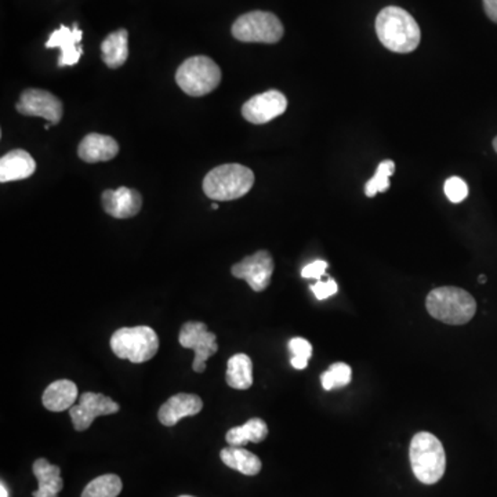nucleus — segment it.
<instances>
[{
  "mask_svg": "<svg viewBox=\"0 0 497 497\" xmlns=\"http://www.w3.org/2000/svg\"><path fill=\"white\" fill-rule=\"evenodd\" d=\"M376 33L384 48L399 55L416 50L422 39L419 24L406 10L388 6L379 13Z\"/></svg>",
  "mask_w": 497,
  "mask_h": 497,
  "instance_id": "1",
  "label": "nucleus"
},
{
  "mask_svg": "<svg viewBox=\"0 0 497 497\" xmlns=\"http://www.w3.org/2000/svg\"><path fill=\"white\" fill-rule=\"evenodd\" d=\"M425 307L432 318L443 324L466 325L476 312V301L465 289L442 286L430 292Z\"/></svg>",
  "mask_w": 497,
  "mask_h": 497,
  "instance_id": "2",
  "label": "nucleus"
},
{
  "mask_svg": "<svg viewBox=\"0 0 497 497\" xmlns=\"http://www.w3.org/2000/svg\"><path fill=\"white\" fill-rule=\"evenodd\" d=\"M409 458L414 476L425 485L437 484L447 470V453L442 442L430 432H419L412 438Z\"/></svg>",
  "mask_w": 497,
  "mask_h": 497,
  "instance_id": "3",
  "label": "nucleus"
},
{
  "mask_svg": "<svg viewBox=\"0 0 497 497\" xmlns=\"http://www.w3.org/2000/svg\"><path fill=\"white\" fill-rule=\"evenodd\" d=\"M255 174L240 163H227L205 176L204 191L213 201H235L252 189Z\"/></svg>",
  "mask_w": 497,
  "mask_h": 497,
  "instance_id": "4",
  "label": "nucleus"
},
{
  "mask_svg": "<svg viewBox=\"0 0 497 497\" xmlns=\"http://www.w3.org/2000/svg\"><path fill=\"white\" fill-rule=\"evenodd\" d=\"M176 82L188 96H206L216 91L222 82V69L212 58L195 56L179 66Z\"/></svg>",
  "mask_w": 497,
  "mask_h": 497,
  "instance_id": "5",
  "label": "nucleus"
},
{
  "mask_svg": "<svg viewBox=\"0 0 497 497\" xmlns=\"http://www.w3.org/2000/svg\"><path fill=\"white\" fill-rule=\"evenodd\" d=\"M111 348L120 360L147 362L158 353V335L150 327H122L112 335Z\"/></svg>",
  "mask_w": 497,
  "mask_h": 497,
  "instance_id": "6",
  "label": "nucleus"
},
{
  "mask_svg": "<svg viewBox=\"0 0 497 497\" xmlns=\"http://www.w3.org/2000/svg\"><path fill=\"white\" fill-rule=\"evenodd\" d=\"M283 25L278 17L268 12H250L240 15L232 25L235 39L245 43H278L283 37Z\"/></svg>",
  "mask_w": 497,
  "mask_h": 497,
  "instance_id": "7",
  "label": "nucleus"
},
{
  "mask_svg": "<svg viewBox=\"0 0 497 497\" xmlns=\"http://www.w3.org/2000/svg\"><path fill=\"white\" fill-rule=\"evenodd\" d=\"M181 347L195 351V360L192 369L196 373H204L206 371V362L210 357L219 350L217 337L214 333L209 332L207 327L202 322H187L183 325L179 336Z\"/></svg>",
  "mask_w": 497,
  "mask_h": 497,
  "instance_id": "8",
  "label": "nucleus"
},
{
  "mask_svg": "<svg viewBox=\"0 0 497 497\" xmlns=\"http://www.w3.org/2000/svg\"><path fill=\"white\" fill-rule=\"evenodd\" d=\"M235 278L243 279L255 292H264L270 286L274 274L273 256L267 250H258L231 268Z\"/></svg>",
  "mask_w": 497,
  "mask_h": 497,
  "instance_id": "9",
  "label": "nucleus"
},
{
  "mask_svg": "<svg viewBox=\"0 0 497 497\" xmlns=\"http://www.w3.org/2000/svg\"><path fill=\"white\" fill-rule=\"evenodd\" d=\"M119 405L112 401L109 397L102 394L84 393L79 398V404L74 405L69 409V416L73 419L74 427L76 432H86L94 420L100 416L118 414Z\"/></svg>",
  "mask_w": 497,
  "mask_h": 497,
  "instance_id": "10",
  "label": "nucleus"
},
{
  "mask_svg": "<svg viewBox=\"0 0 497 497\" xmlns=\"http://www.w3.org/2000/svg\"><path fill=\"white\" fill-rule=\"evenodd\" d=\"M17 111L25 117H39L57 125L63 118V102L55 96L40 89H28L20 97Z\"/></svg>",
  "mask_w": 497,
  "mask_h": 497,
  "instance_id": "11",
  "label": "nucleus"
},
{
  "mask_svg": "<svg viewBox=\"0 0 497 497\" xmlns=\"http://www.w3.org/2000/svg\"><path fill=\"white\" fill-rule=\"evenodd\" d=\"M288 100L278 91L257 94L243 104L242 117L253 125H264L285 114Z\"/></svg>",
  "mask_w": 497,
  "mask_h": 497,
  "instance_id": "12",
  "label": "nucleus"
},
{
  "mask_svg": "<svg viewBox=\"0 0 497 497\" xmlns=\"http://www.w3.org/2000/svg\"><path fill=\"white\" fill-rule=\"evenodd\" d=\"M83 32L78 28V24H74L73 28L61 25L58 30L51 33L46 48H58L61 50L60 58H58V66H73L78 64L83 55V48L81 46Z\"/></svg>",
  "mask_w": 497,
  "mask_h": 497,
  "instance_id": "13",
  "label": "nucleus"
},
{
  "mask_svg": "<svg viewBox=\"0 0 497 497\" xmlns=\"http://www.w3.org/2000/svg\"><path fill=\"white\" fill-rule=\"evenodd\" d=\"M101 199L105 213L119 220L135 217L143 206L140 192L127 187L107 189L102 192Z\"/></svg>",
  "mask_w": 497,
  "mask_h": 497,
  "instance_id": "14",
  "label": "nucleus"
},
{
  "mask_svg": "<svg viewBox=\"0 0 497 497\" xmlns=\"http://www.w3.org/2000/svg\"><path fill=\"white\" fill-rule=\"evenodd\" d=\"M204 409V402L195 394H177L169 398L158 412L159 422L173 427L184 417L195 416Z\"/></svg>",
  "mask_w": 497,
  "mask_h": 497,
  "instance_id": "15",
  "label": "nucleus"
},
{
  "mask_svg": "<svg viewBox=\"0 0 497 497\" xmlns=\"http://www.w3.org/2000/svg\"><path fill=\"white\" fill-rule=\"evenodd\" d=\"M119 153V145L109 135L92 133L87 135L79 144V158L86 163L107 162Z\"/></svg>",
  "mask_w": 497,
  "mask_h": 497,
  "instance_id": "16",
  "label": "nucleus"
},
{
  "mask_svg": "<svg viewBox=\"0 0 497 497\" xmlns=\"http://www.w3.org/2000/svg\"><path fill=\"white\" fill-rule=\"evenodd\" d=\"M37 170V163L32 156L24 150H14L0 159V181L25 180Z\"/></svg>",
  "mask_w": 497,
  "mask_h": 497,
  "instance_id": "17",
  "label": "nucleus"
},
{
  "mask_svg": "<svg viewBox=\"0 0 497 497\" xmlns=\"http://www.w3.org/2000/svg\"><path fill=\"white\" fill-rule=\"evenodd\" d=\"M32 471L39 484V488L32 492V497H58L64 488L60 467L50 465L46 458H38Z\"/></svg>",
  "mask_w": 497,
  "mask_h": 497,
  "instance_id": "18",
  "label": "nucleus"
},
{
  "mask_svg": "<svg viewBox=\"0 0 497 497\" xmlns=\"http://www.w3.org/2000/svg\"><path fill=\"white\" fill-rule=\"evenodd\" d=\"M78 399V387L74 381L57 380L51 383L43 393V406L50 412L68 411Z\"/></svg>",
  "mask_w": 497,
  "mask_h": 497,
  "instance_id": "19",
  "label": "nucleus"
},
{
  "mask_svg": "<svg viewBox=\"0 0 497 497\" xmlns=\"http://www.w3.org/2000/svg\"><path fill=\"white\" fill-rule=\"evenodd\" d=\"M102 61L105 65L115 69L126 63L129 57V33L126 30H118L109 33L101 43Z\"/></svg>",
  "mask_w": 497,
  "mask_h": 497,
  "instance_id": "20",
  "label": "nucleus"
},
{
  "mask_svg": "<svg viewBox=\"0 0 497 497\" xmlns=\"http://www.w3.org/2000/svg\"><path fill=\"white\" fill-rule=\"evenodd\" d=\"M222 463L232 470L240 471L243 475L255 476L260 473L263 465L255 453L240 447H228L220 452Z\"/></svg>",
  "mask_w": 497,
  "mask_h": 497,
  "instance_id": "21",
  "label": "nucleus"
},
{
  "mask_svg": "<svg viewBox=\"0 0 497 497\" xmlns=\"http://www.w3.org/2000/svg\"><path fill=\"white\" fill-rule=\"evenodd\" d=\"M268 435V425L261 419H250L240 427H234L225 434L230 447H245L246 443L263 442Z\"/></svg>",
  "mask_w": 497,
  "mask_h": 497,
  "instance_id": "22",
  "label": "nucleus"
},
{
  "mask_svg": "<svg viewBox=\"0 0 497 497\" xmlns=\"http://www.w3.org/2000/svg\"><path fill=\"white\" fill-rule=\"evenodd\" d=\"M228 386L235 389H248L253 384V363L246 353H235L227 365Z\"/></svg>",
  "mask_w": 497,
  "mask_h": 497,
  "instance_id": "23",
  "label": "nucleus"
},
{
  "mask_svg": "<svg viewBox=\"0 0 497 497\" xmlns=\"http://www.w3.org/2000/svg\"><path fill=\"white\" fill-rule=\"evenodd\" d=\"M122 488V479L119 476L115 474H105L87 484L82 497H118Z\"/></svg>",
  "mask_w": 497,
  "mask_h": 497,
  "instance_id": "24",
  "label": "nucleus"
},
{
  "mask_svg": "<svg viewBox=\"0 0 497 497\" xmlns=\"http://www.w3.org/2000/svg\"><path fill=\"white\" fill-rule=\"evenodd\" d=\"M353 380V371L344 362L333 363L329 371H324L321 375V383L327 391L333 388H342L348 386Z\"/></svg>",
  "mask_w": 497,
  "mask_h": 497,
  "instance_id": "25",
  "label": "nucleus"
},
{
  "mask_svg": "<svg viewBox=\"0 0 497 497\" xmlns=\"http://www.w3.org/2000/svg\"><path fill=\"white\" fill-rule=\"evenodd\" d=\"M394 171H396V163H394L393 161H383V162L379 165L373 179H371V180L366 183V196L373 198L379 192L388 191L389 177L393 176Z\"/></svg>",
  "mask_w": 497,
  "mask_h": 497,
  "instance_id": "26",
  "label": "nucleus"
},
{
  "mask_svg": "<svg viewBox=\"0 0 497 497\" xmlns=\"http://www.w3.org/2000/svg\"><path fill=\"white\" fill-rule=\"evenodd\" d=\"M289 350L293 353L292 358V366L297 371H303L309 366L310 358L312 357V345L309 340L296 337L289 343Z\"/></svg>",
  "mask_w": 497,
  "mask_h": 497,
  "instance_id": "27",
  "label": "nucleus"
},
{
  "mask_svg": "<svg viewBox=\"0 0 497 497\" xmlns=\"http://www.w3.org/2000/svg\"><path fill=\"white\" fill-rule=\"evenodd\" d=\"M445 195L452 204H460L468 196V187L460 177H450L445 183Z\"/></svg>",
  "mask_w": 497,
  "mask_h": 497,
  "instance_id": "28",
  "label": "nucleus"
},
{
  "mask_svg": "<svg viewBox=\"0 0 497 497\" xmlns=\"http://www.w3.org/2000/svg\"><path fill=\"white\" fill-rule=\"evenodd\" d=\"M311 291L318 300H325L337 293L339 286L336 283L335 279H327V282L319 281L318 283H315V285H312Z\"/></svg>",
  "mask_w": 497,
  "mask_h": 497,
  "instance_id": "29",
  "label": "nucleus"
},
{
  "mask_svg": "<svg viewBox=\"0 0 497 497\" xmlns=\"http://www.w3.org/2000/svg\"><path fill=\"white\" fill-rule=\"evenodd\" d=\"M327 261L317 260L303 268V271H301V276H303V278L318 279V281H319V279L324 276V274L327 273Z\"/></svg>",
  "mask_w": 497,
  "mask_h": 497,
  "instance_id": "30",
  "label": "nucleus"
},
{
  "mask_svg": "<svg viewBox=\"0 0 497 497\" xmlns=\"http://www.w3.org/2000/svg\"><path fill=\"white\" fill-rule=\"evenodd\" d=\"M484 9H485L486 15H488L491 22L497 24V0H483Z\"/></svg>",
  "mask_w": 497,
  "mask_h": 497,
  "instance_id": "31",
  "label": "nucleus"
},
{
  "mask_svg": "<svg viewBox=\"0 0 497 497\" xmlns=\"http://www.w3.org/2000/svg\"><path fill=\"white\" fill-rule=\"evenodd\" d=\"M0 493H2V497H9V492H7L4 483L0 484Z\"/></svg>",
  "mask_w": 497,
  "mask_h": 497,
  "instance_id": "32",
  "label": "nucleus"
},
{
  "mask_svg": "<svg viewBox=\"0 0 497 497\" xmlns=\"http://www.w3.org/2000/svg\"><path fill=\"white\" fill-rule=\"evenodd\" d=\"M478 282H479V283H485V282H486V276H485V275H481V276H479Z\"/></svg>",
  "mask_w": 497,
  "mask_h": 497,
  "instance_id": "33",
  "label": "nucleus"
},
{
  "mask_svg": "<svg viewBox=\"0 0 497 497\" xmlns=\"http://www.w3.org/2000/svg\"><path fill=\"white\" fill-rule=\"evenodd\" d=\"M493 148H494V151H496V153H497V137L494 138V140H493Z\"/></svg>",
  "mask_w": 497,
  "mask_h": 497,
  "instance_id": "34",
  "label": "nucleus"
},
{
  "mask_svg": "<svg viewBox=\"0 0 497 497\" xmlns=\"http://www.w3.org/2000/svg\"><path fill=\"white\" fill-rule=\"evenodd\" d=\"M212 209H214V210L219 209V205H217V204H213V205H212Z\"/></svg>",
  "mask_w": 497,
  "mask_h": 497,
  "instance_id": "35",
  "label": "nucleus"
},
{
  "mask_svg": "<svg viewBox=\"0 0 497 497\" xmlns=\"http://www.w3.org/2000/svg\"><path fill=\"white\" fill-rule=\"evenodd\" d=\"M179 497H194V496H187V494H184V496H179Z\"/></svg>",
  "mask_w": 497,
  "mask_h": 497,
  "instance_id": "36",
  "label": "nucleus"
}]
</instances>
